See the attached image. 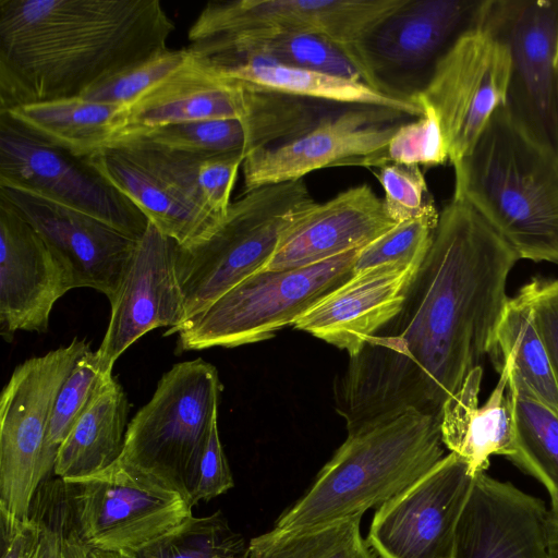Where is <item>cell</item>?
Segmentation results:
<instances>
[{
  "mask_svg": "<svg viewBox=\"0 0 558 558\" xmlns=\"http://www.w3.org/2000/svg\"><path fill=\"white\" fill-rule=\"evenodd\" d=\"M518 260L472 206L450 199L400 310L336 380L348 433L409 411L440 418L492 350Z\"/></svg>",
  "mask_w": 558,
  "mask_h": 558,
  "instance_id": "obj_1",
  "label": "cell"
},
{
  "mask_svg": "<svg viewBox=\"0 0 558 558\" xmlns=\"http://www.w3.org/2000/svg\"><path fill=\"white\" fill-rule=\"evenodd\" d=\"M158 0H0V113L82 96L166 49Z\"/></svg>",
  "mask_w": 558,
  "mask_h": 558,
  "instance_id": "obj_2",
  "label": "cell"
},
{
  "mask_svg": "<svg viewBox=\"0 0 558 558\" xmlns=\"http://www.w3.org/2000/svg\"><path fill=\"white\" fill-rule=\"evenodd\" d=\"M453 169L452 197L519 259L558 264V147L521 107L508 97Z\"/></svg>",
  "mask_w": 558,
  "mask_h": 558,
  "instance_id": "obj_3",
  "label": "cell"
},
{
  "mask_svg": "<svg viewBox=\"0 0 558 558\" xmlns=\"http://www.w3.org/2000/svg\"><path fill=\"white\" fill-rule=\"evenodd\" d=\"M445 448L440 418L414 411L348 433L274 529L304 530L362 518L429 472L446 456Z\"/></svg>",
  "mask_w": 558,
  "mask_h": 558,
  "instance_id": "obj_4",
  "label": "cell"
},
{
  "mask_svg": "<svg viewBox=\"0 0 558 558\" xmlns=\"http://www.w3.org/2000/svg\"><path fill=\"white\" fill-rule=\"evenodd\" d=\"M315 202L304 179L244 191L205 240L178 245L175 274L184 322L264 270L283 231Z\"/></svg>",
  "mask_w": 558,
  "mask_h": 558,
  "instance_id": "obj_5",
  "label": "cell"
},
{
  "mask_svg": "<svg viewBox=\"0 0 558 558\" xmlns=\"http://www.w3.org/2000/svg\"><path fill=\"white\" fill-rule=\"evenodd\" d=\"M359 251L305 267L253 274L165 336L178 333L180 351L267 340L348 280Z\"/></svg>",
  "mask_w": 558,
  "mask_h": 558,
  "instance_id": "obj_6",
  "label": "cell"
},
{
  "mask_svg": "<svg viewBox=\"0 0 558 558\" xmlns=\"http://www.w3.org/2000/svg\"><path fill=\"white\" fill-rule=\"evenodd\" d=\"M221 389L217 368L203 359L174 364L128 424L120 460L165 478L190 499L218 424Z\"/></svg>",
  "mask_w": 558,
  "mask_h": 558,
  "instance_id": "obj_7",
  "label": "cell"
},
{
  "mask_svg": "<svg viewBox=\"0 0 558 558\" xmlns=\"http://www.w3.org/2000/svg\"><path fill=\"white\" fill-rule=\"evenodd\" d=\"M63 482L69 524L77 538L126 558L174 533L193 517L189 497L178 487L120 459L99 473Z\"/></svg>",
  "mask_w": 558,
  "mask_h": 558,
  "instance_id": "obj_8",
  "label": "cell"
},
{
  "mask_svg": "<svg viewBox=\"0 0 558 558\" xmlns=\"http://www.w3.org/2000/svg\"><path fill=\"white\" fill-rule=\"evenodd\" d=\"M90 349L85 339L17 365L0 400V515L31 517L35 496L49 474L45 440L58 393L77 360Z\"/></svg>",
  "mask_w": 558,
  "mask_h": 558,
  "instance_id": "obj_9",
  "label": "cell"
},
{
  "mask_svg": "<svg viewBox=\"0 0 558 558\" xmlns=\"http://www.w3.org/2000/svg\"><path fill=\"white\" fill-rule=\"evenodd\" d=\"M511 81L508 44L470 16L437 58L425 86L412 94L436 112L452 166L472 151L494 112L507 102Z\"/></svg>",
  "mask_w": 558,
  "mask_h": 558,
  "instance_id": "obj_10",
  "label": "cell"
},
{
  "mask_svg": "<svg viewBox=\"0 0 558 558\" xmlns=\"http://www.w3.org/2000/svg\"><path fill=\"white\" fill-rule=\"evenodd\" d=\"M407 0H234L208 2L187 31L190 44L252 32L325 38L341 49L369 85L364 45Z\"/></svg>",
  "mask_w": 558,
  "mask_h": 558,
  "instance_id": "obj_11",
  "label": "cell"
},
{
  "mask_svg": "<svg viewBox=\"0 0 558 558\" xmlns=\"http://www.w3.org/2000/svg\"><path fill=\"white\" fill-rule=\"evenodd\" d=\"M0 183L43 193L140 240L148 227L142 211L76 157L0 116Z\"/></svg>",
  "mask_w": 558,
  "mask_h": 558,
  "instance_id": "obj_12",
  "label": "cell"
},
{
  "mask_svg": "<svg viewBox=\"0 0 558 558\" xmlns=\"http://www.w3.org/2000/svg\"><path fill=\"white\" fill-rule=\"evenodd\" d=\"M475 474L449 452L377 508L367 543L379 558H452L456 530Z\"/></svg>",
  "mask_w": 558,
  "mask_h": 558,
  "instance_id": "obj_13",
  "label": "cell"
},
{
  "mask_svg": "<svg viewBox=\"0 0 558 558\" xmlns=\"http://www.w3.org/2000/svg\"><path fill=\"white\" fill-rule=\"evenodd\" d=\"M0 199L44 239L71 289L92 288L113 301L138 240L32 189L0 183Z\"/></svg>",
  "mask_w": 558,
  "mask_h": 558,
  "instance_id": "obj_14",
  "label": "cell"
},
{
  "mask_svg": "<svg viewBox=\"0 0 558 558\" xmlns=\"http://www.w3.org/2000/svg\"><path fill=\"white\" fill-rule=\"evenodd\" d=\"M284 100L282 94L254 89L225 78L189 50L181 65L128 106L117 143L185 122L231 119L257 124L272 116Z\"/></svg>",
  "mask_w": 558,
  "mask_h": 558,
  "instance_id": "obj_15",
  "label": "cell"
},
{
  "mask_svg": "<svg viewBox=\"0 0 558 558\" xmlns=\"http://www.w3.org/2000/svg\"><path fill=\"white\" fill-rule=\"evenodd\" d=\"M411 118L378 106H348L325 114L303 134L250 153L242 165L244 191L303 179L327 167L367 156L387 145Z\"/></svg>",
  "mask_w": 558,
  "mask_h": 558,
  "instance_id": "obj_16",
  "label": "cell"
},
{
  "mask_svg": "<svg viewBox=\"0 0 558 558\" xmlns=\"http://www.w3.org/2000/svg\"><path fill=\"white\" fill-rule=\"evenodd\" d=\"M471 17L508 44L512 59L508 97L558 147V1H482L475 4Z\"/></svg>",
  "mask_w": 558,
  "mask_h": 558,
  "instance_id": "obj_17",
  "label": "cell"
},
{
  "mask_svg": "<svg viewBox=\"0 0 558 558\" xmlns=\"http://www.w3.org/2000/svg\"><path fill=\"white\" fill-rule=\"evenodd\" d=\"M178 243L151 223L137 241L111 304L108 328L96 351L102 374H112L119 356L148 331L178 328L185 320L175 274Z\"/></svg>",
  "mask_w": 558,
  "mask_h": 558,
  "instance_id": "obj_18",
  "label": "cell"
},
{
  "mask_svg": "<svg viewBox=\"0 0 558 558\" xmlns=\"http://www.w3.org/2000/svg\"><path fill=\"white\" fill-rule=\"evenodd\" d=\"M550 509L509 482L475 475L452 558H551Z\"/></svg>",
  "mask_w": 558,
  "mask_h": 558,
  "instance_id": "obj_19",
  "label": "cell"
},
{
  "mask_svg": "<svg viewBox=\"0 0 558 558\" xmlns=\"http://www.w3.org/2000/svg\"><path fill=\"white\" fill-rule=\"evenodd\" d=\"M71 286L38 232L0 199V333L46 332L56 302Z\"/></svg>",
  "mask_w": 558,
  "mask_h": 558,
  "instance_id": "obj_20",
  "label": "cell"
},
{
  "mask_svg": "<svg viewBox=\"0 0 558 558\" xmlns=\"http://www.w3.org/2000/svg\"><path fill=\"white\" fill-rule=\"evenodd\" d=\"M423 259L376 265L353 275L292 325L355 355L400 310Z\"/></svg>",
  "mask_w": 558,
  "mask_h": 558,
  "instance_id": "obj_21",
  "label": "cell"
},
{
  "mask_svg": "<svg viewBox=\"0 0 558 558\" xmlns=\"http://www.w3.org/2000/svg\"><path fill=\"white\" fill-rule=\"evenodd\" d=\"M396 225L368 184L352 186L302 211L283 231L264 270L305 267L360 250Z\"/></svg>",
  "mask_w": 558,
  "mask_h": 558,
  "instance_id": "obj_22",
  "label": "cell"
},
{
  "mask_svg": "<svg viewBox=\"0 0 558 558\" xmlns=\"http://www.w3.org/2000/svg\"><path fill=\"white\" fill-rule=\"evenodd\" d=\"M476 3L462 0H407L367 39L364 59L371 85L393 90L383 80L388 71L413 70L430 61Z\"/></svg>",
  "mask_w": 558,
  "mask_h": 558,
  "instance_id": "obj_23",
  "label": "cell"
},
{
  "mask_svg": "<svg viewBox=\"0 0 558 558\" xmlns=\"http://www.w3.org/2000/svg\"><path fill=\"white\" fill-rule=\"evenodd\" d=\"M499 379L488 399L478 404L483 367L473 369L440 413L445 447L464 460L473 474L486 472L493 456L508 460L514 452V422L509 392L510 364L498 366Z\"/></svg>",
  "mask_w": 558,
  "mask_h": 558,
  "instance_id": "obj_24",
  "label": "cell"
},
{
  "mask_svg": "<svg viewBox=\"0 0 558 558\" xmlns=\"http://www.w3.org/2000/svg\"><path fill=\"white\" fill-rule=\"evenodd\" d=\"M198 57L225 78L254 89L327 104L385 107L411 118L423 113L413 95L385 93L361 81L293 68L255 56L215 53Z\"/></svg>",
  "mask_w": 558,
  "mask_h": 558,
  "instance_id": "obj_25",
  "label": "cell"
},
{
  "mask_svg": "<svg viewBox=\"0 0 558 558\" xmlns=\"http://www.w3.org/2000/svg\"><path fill=\"white\" fill-rule=\"evenodd\" d=\"M85 159L126 196L149 223L181 247L205 240L221 220L119 147Z\"/></svg>",
  "mask_w": 558,
  "mask_h": 558,
  "instance_id": "obj_26",
  "label": "cell"
},
{
  "mask_svg": "<svg viewBox=\"0 0 558 558\" xmlns=\"http://www.w3.org/2000/svg\"><path fill=\"white\" fill-rule=\"evenodd\" d=\"M126 108L77 96L23 105L0 116L76 157L89 158L117 143Z\"/></svg>",
  "mask_w": 558,
  "mask_h": 558,
  "instance_id": "obj_27",
  "label": "cell"
},
{
  "mask_svg": "<svg viewBox=\"0 0 558 558\" xmlns=\"http://www.w3.org/2000/svg\"><path fill=\"white\" fill-rule=\"evenodd\" d=\"M128 413L126 395L111 376L99 387L61 445L53 466L58 478L72 482L116 463L124 448Z\"/></svg>",
  "mask_w": 558,
  "mask_h": 558,
  "instance_id": "obj_28",
  "label": "cell"
},
{
  "mask_svg": "<svg viewBox=\"0 0 558 558\" xmlns=\"http://www.w3.org/2000/svg\"><path fill=\"white\" fill-rule=\"evenodd\" d=\"M119 147L209 214L222 218L231 204V193L243 165V151L214 156H190L161 150L124 140Z\"/></svg>",
  "mask_w": 558,
  "mask_h": 558,
  "instance_id": "obj_29",
  "label": "cell"
},
{
  "mask_svg": "<svg viewBox=\"0 0 558 558\" xmlns=\"http://www.w3.org/2000/svg\"><path fill=\"white\" fill-rule=\"evenodd\" d=\"M187 49L198 56H255L293 68L364 82L356 66L341 49L329 40L314 35L252 32L208 38L190 44Z\"/></svg>",
  "mask_w": 558,
  "mask_h": 558,
  "instance_id": "obj_30",
  "label": "cell"
},
{
  "mask_svg": "<svg viewBox=\"0 0 558 558\" xmlns=\"http://www.w3.org/2000/svg\"><path fill=\"white\" fill-rule=\"evenodd\" d=\"M489 354L498 366L508 362L513 378L537 398L558 409V388L534 322L525 286L508 299Z\"/></svg>",
  "mask_w": 558,
  "mask_h": 558,
  "instance_id": "obj_31",
  "label": "cell"
},
{
  "mask_svg": "<svg viewBox=\"0 0 558 558\" xmlns=\"http://www.w3.org/2000/svg\"><path fill=\"white\" fill-rule=\"evenodd\" d=\"M508 387L514 422V452L509 460L544 485L550 510L558 512V409L537 398L511 374Z\"/></svg>",
  "mask_w": 558,
  "mask_h": 558,
  "instance_id": "obj_32",
  "label": "cell"
},
{
  "mask_svg": "<svg viewBox=\"0 0 558 558\" xmlns=\"http://www.w3.org/2000/svg\"><path fill=\"white\" fill-rule=\"evenodd\" d=\"M361 518L304 530L272 529L253 537L247 558H379L360 530Z\"/></svg>",
  "mask_w": 558,
  "mask_h": 558,
  "instance_id": "obj_33",
  "label": "cell"
},
{
  "mask_svg": "<svg viewBox=\"0 0 558 558\" xmlns=\"http://www.w3.org/2000/svg\"><path fill=\"white\" fill-rule=\"evenodd\" d=\"M247 558L241 534L228 524L221 511L192 517L181 529L147 547L134 558Z\"/></svg>",
  "mask_w": 558,
  "mask_h": 558,
  "instance_id": "obj_34",
  "label": "cell"
},
{
  "mask_svg": "<svg viewBox=\"0 0 558 558\" xmlns=\"http://www.w3.org/2000/svg\"><path fill=\"white\" fill-rule=\"evenodd\" d=\"M124 140L190 156H214L239 150L245 155L247 135L240 120L226 119L165 125L120 141Z\"/></svg>",
  "mask_w": 558,
  "mask_h": 558,
  "instance_id": "obj_35",
  "label": "cell"
},
{
  "mask_svg": "<svg viewBox=\"0 0 558 558\" xmlns=\"http://www.w3.org/2000/svg\"><path fill=\"white\" fill-rule=\"evenodd\" d=\"M423 113L402 123L381 149L347 161L343 166L376 167L386 165H423L435 167L449 160L439 119L432 107L420 104Z\"/></svg>",
  "mask_w": 558,
  "mask_h": 558,
  "instance_id": "obj_36",
  "label": "cell"
},
{
  "mask_svg": "<svg viewBox=\"0 0 558 558\" xmlns=\"http://www.w3.org/2000/svg\"><path fill=\"white\" fill-rule=\"evenodd\" d=\"M111 376L100 372L97 354L90 349L75 363L58 393L46 435L45 459L49 473L53 471L61 445L99 387Z\"/></svg>",
  "mask_w": 558,
  "mask_h": 558,
  "instance_id": "obj_37",
  "label": "cell"
},
{
  "mask_svg": "<svg viewBox=\"0 0 558 558\" xmlns=\"http://www.w3.org/2000/svg\"><path fill=\"white\" fill-rule=\"evenodd\" d=\"M439 211L436 207L397 223L379 238L360 248L354 272L399 260L423 259L437 227Z\"/></svg>",
  "mask_w": 558,
  "mask_h": 558,
  "instance_id": "obj_38",
  "label": "cell"
},
{
  "mask_svg": "<svg viewBox=\"0 0 558 558\" xmlns=\"http://www.w3.org/2000/svg\"><path fill=\"white\" fill-rule=\"evenodd\" d=\"M187 56V48H168L95 85L81 97L129 106L181 65Z\"/></svg>",
  "mask_w": 558,
  "mask_h": 558,
  "instance_id": "obj_39",
  "label": "cell"
},
{
  "mask_svg": "<svg viewBox=\"0 0 558 558\" xmlns=\"http://www.w3.org/2000/svg\"><path fill=\"white\" fill-rule=\"evenodd\" d=\"M375 177L384 190L386 213L396 223L417 217L435 207L423 171L417 165H386Z\"/></svg>",
  "mask_w": 558,
  "mask_h": 558,
  "instance_id": "obj_40",
  "label": "cell"
},
{
  "mask_svg": "<svg viewBox=\"0 0 558 558\" xmlns=\"http://www.w3.org/2000/svg\"><path fill=\"white\" fill-rule=\"evenodd\" d=\"M525 287L534 322L558 388V278H533Z\"/></svg>",
  "mask_w": 558,
  "mask_h": 558,
  "instance_id": "obj_41",
  "label": "cell"
},
{
  "mask_svg": "<svg viewBox=\"0 0 558 558\" xmlns=\"http://www.w3.org/2000/svg\"><path fill=\"white\" fill-rule=\"evenodd\" d=\"M64 512V483L61 478L39 487L31 513L41 525L37 558H63L62 525Z\"/></svg>",
  "mask_w": 558,
  "mask_h": 558,
  "instance_id": "obj_42",
  "label": "cell"
},
{
  "mask_svg": "<svg viewBox=\"0 0 558 558\" xmlns=\"http://www.w3.org/2000/svg\"><path fill=\"white\" fill-rule=\"evenodd\" d=\"M233 486L232 473L220 441L218 424H216L202 456L190 501L194 507L199 501H209L225 494Z\"/></svg>",
  "mask_w": 558,
  "mask_h": 558,
  "instance_id": "obj_43",
  "label": "cell"
},
{
  "mask_svg": "<svg viewBox=\"0 0 558 558\" xmlns=\"http://www.w3.org/2000/svg\"><path fill=\"white\" fill-rule=\"evenodd\" d=\"M1 518V558H37L41 525L31 513L26 520Z\"/></svg>",
  "mask_w": 558,
  "mask_h": 558,
  "instance_id": "obj_44",
  "label": "cell"
},
{
  "mask_svg": "<svg viewBox=\"0 0 558 558\" xmlns=\"http://www.w3.org/2000/svg\"><path fill=\"white\" fill-rule=\"evenodd\" d=\"M65 497L64 493V512L61 537L63 558H126L121 554L92 547L81 542L70 527L69 509Z\"/></svg>",
  "mask_w": 558,
  "mask_h": 558,
  "instance_id": "obj_45",
  "label": "cell"
},
{
  "mask_svg": "<svg viewBox=\"0 0 558 558\" xmlns=\"http://www.w3.org/2000/svg\"><path fill=\"white\" fill-rule=\"evenodd\" d=\"M556 68L558 70V43H557V50H556Z\"/></svg>",
  "mask_w": 558,
  "mask_h": 558,
  "instance_id": "obj_46",
  "label": "cell"
},
{
  "mask_svg": "<svg viewBox=\"0 0 558 558\" xmlns=\"http://www.w3.org/2000/svg\"><path fill=\"white\" fill-rule=\"evenodd\" d=\"M217 558H238V557H217Z\"/></svg>",
  "mask_w": 558,
  "mask_h": 558,
  "instance_id": "obj_47",
  "label": "cell"
}]
</instances>
